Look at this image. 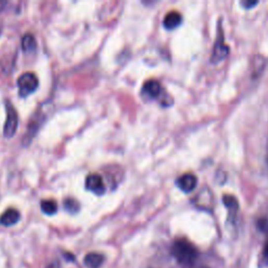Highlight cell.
Instances as JSON below:
<instances>
[{
    "instance_id": "9",
    "label": "cell",
    "mask_w": 268,
    "mask_h": 268,
    "mask_svg": "<svg viewBox=\"0 0 268 268\" xmlns=\"http://www.w3.org/2000/svg\"><path fill=\"white\" fill-rule=\"evenodd\" d=\"M183 22V16L177 11H171L163 19V27L167 30H174L179 27L180 23Z\"/></svg>"
},
{
    "instance_id": "13",
    "label": "cell",
    "mask_w": 268,
    "mask_h": 268,
    "mask_svg": "<svg viewBox=\"0 0 268 268\" xmlns=\"http://www.w3.org/2000/svg\"><path fill=\"white\" fill-rule=\"evenodd\" d=\"M41 210L46 215H54L57 213L58 204L53 199H43L41 201Z\"/></svg>"
},
{
    "instance_id": "19",
    "label": "cell",
    "mask_w": 268,
    "mask_h": 268,
    "mask_svg": "<svg viewBox=\"0 0 268 268\" xmlns=\"http://www.w3.org/2000/svg\"><path fill=\"white\" fill-rule=\"evenodd\" d=\"M200 268H206V267H200Z\"/></svg>"
},
{
    "instance_id": "17",
    "label": "cell",
    "mask_w": 268,
    "mask_h": 268,
    "mask_svg": "<svg viewBox=\"0 0 268 268\" xmlns=\"http://www.w3.org/2000/svg\"><path fill=\"white\" fill-rule=\"evenodd\" d=\"M46 268H61V265H60L59 261H54V262H51Z\"/></svg>"
},
{
    "instance_id": "5",
    "label": "cell",
    "mask_w": 268,
    "mask_h": 268,
    "mask_svg": "<svg viewBox=\"0 0 268 268\" xmlns=\"http://www.w3.org/2000/svg\"><path fill=\"white\" fill-rule=\"evenodd\" d=\"M229 53H230V48L226 44V43H224L223 36L220 33L219 36L217 37V41H216V43H215V47H214V51H213V55H212V61L213 62H220L228 57Z\"/></svg>"
},
{
    "instance_id": "11",
    "label": "cell",
    "mask_w": 268,
    "mask_h": 268,
    "mask_svg": "<svg viewBox=\"0 0 268 268\" xmlns=\"http://www.w3.org/2000/svg\"><path fill=\"white\" fill-rule=\"evenodd\" d=\"M223 203L229 209L230 219L236 218V215L239 209V204L236 198L231 195H224L223 196Z\"/></svg>"
},
{
    "instance_id": "3",
    "label": "cell",
    "mask_w": 268,
    "mask_h": 268,
    "mask_svg": "<svg viewBox=\"0 0 268 268\" xmlns=\"http://www.w3.org/2000/svg\"><path fill=\"white\" fill-rule=\"evenodd\" d=\"M5 110H6V119L3 127V134L5 137H12L15 135L17 128H18V114L8 101L5 102Z\"/></svg>"
},
{
    "instance_id": "6",
    "label": "cell",
    "mask_w": 268,
    "mask_h": 268,
    "mask_svg": "<svg viewBox=\"0 0 268 268\" xmlns=\"http://www.w3.org/2000/svg\"><path fill=\"white\" fill-rule=\"evenodd\" d=\"M177 187L185 193H191L197 186V177L192 173H186L176 180Z\"/></svg>"
},
{
    "instance_id": "14",
    "label": "cell",
    "mask_w": 268,
    "mask_h": 268,
    "mask_svg": "<svg viewBox=\"0 0 268 268\" xmlns=\"http://www.w3.org/2000/svg\"><path fill=\"white\" fill-rule=\"evenodd\" d=\"M64 207L69 213H77L80 209V204L74 198H67L64 201Z\"/></svg>"
},
{
    "instance_id": "12",
    "label": "cell",
    "mask_w": 268,
    "mask_h": 268,
    "mask_svg": "<svg viewBox=\"0 0 268 268\" xmlns=\"http://www.w3.org/2000/svg\"><path fill=\"white\" fill-rule=\"evenodd\" d=\"M21 46L24 50H33L37 47V41L34 35L28 33L25 34L21 39Z\"/></svg>"
},
{
    "instance_id": "18",
    "label": "cell",
    "mask_w": 268,
    "mask_h": 268,
    "mask_svg": "<svg viewBox=\"0 0 268 268\" xmlns=\"http://www.w3.org/2000/svg\"><path fill=\"white\" fill-rule=\"evenodd\" d=\"M5 5V2L4 1H1V0H0V12H1L3 10V7Z\"/></svg>"
},
{
    "instance_id": "2",
    "label": "cell",
    "mask_w": 268,
    "mask_h": 268,
    "mask_svg": "<svg viewBox=\"0 0 268 268\" xmlns=\"http://www.w3.org/2000/svg\"><path fill=\"white\" fill-rule=\"evenodd\" d=\"M19 88V93L21 97H27L30 93L34 92L38 88L39 80L37 76L34 73H24L19 77L18 81H17Z\"/></svg>"
},
{
    "instance_id": "15",
    "label": "cell",
    "mask_w": 268,
    "mask_h": 268,
    "mask_svg": "<svg viewBox=\"0 0 268 268\" xmlns=\"http://www.w3.org/2000/svg\"><path fill=\"white\" fill-rule=\"evenodd\" d=\"M262 259H263V262L265 264H268V241L266 242V244L264 246V249H263V253H262Z\"/></svg>"
},
{
    "instance_id": "1",
    "label": "cell",
    "mask_w": 268,
    "mask_h": 268,
    "mask_svg": "<svg viewBox=\"0 0 268 268\" xmlns=\"http://www.w3.org/2000/svg\"><path fill=\"white\" fill-rule=\"evenodd\" d=\"M171 254L175 260L185 266H191L199 257L196 246L187 239H177L172 245Z\"/></svg>"
},
{
    "instance_id": "8",
    "label": "cell",
    "mask_w": 268,
    "mask_h": 268,
    "mask_svg": "<svg viewBox=\"0 0 268 268\" xmlns=\"http://www.w3.org/2000/svg\"><path fill=\"white\" fill-rule=\"evenodd\" d=\"M20 220V213L16 209H7L0 216V224L4 227H12Z\"/></svg>"
},
{
    "instance_id": "4",
    "label": "cell",
    "mask_w": 268,
    "mask_h": 268,
    "mask_svg": "<svg viewBox=\"0 0 268 268\" xmlns=\"http://www.w3.org/2000/svg\"><path fill=\"white\" fill-rule=\"evenodd\" d=\"M85 185L86 189L89 190L90 192L97 194V195H102L105 193V184H104V180L101 175L96 174H89L87 177H86L85 180Z\"/></svg>"
},
{
    "instance_id": "7",
    "label": "cell",
    "mask_w": 268,
    "mask_h": 268,
    "mask_svg": "<svg viewBox=\"0 0 268 268\" xmlns=\"http://www.w3.org/2000/svg\"><path fill=\"white\" fill-rule=\"evenodd\" d=\"M143 92L150 99H156L160 97V94L162 93V87L157 80L150 79L145 82L143 86Z\"/></svg>"
},
{
    "instance_id": "10",
    "label": "cell",
    "mask_w": 268,
    "mask_h": 268,
    "mask_svg": "<svg viewBox=\"0 0 268 268\" xmlns=\"http://www.w3.org/2000/svg\"><path fill=\"white\" fill-rule=\"evenodd\" d=\"M104 261L105 257L99 253H89L84 258V264L87 268H100Z\"/></svg>"
},
{
    "instance_id": "16",
    "label": "cell",
    "mask_w": 268,
    "mask_h": 268,
    "mask_svg": "<svg viewBox=\"0 0 268 268\" xmlns=\"http://www.w3.org/2000/svg\"><path fill=\"white\" fill-rule=\"evenodd\" d=\"M258 4L257 1H244V2H242V5L245 6V8H250L252 6Z\"/></svg>"
}]
</instances>
